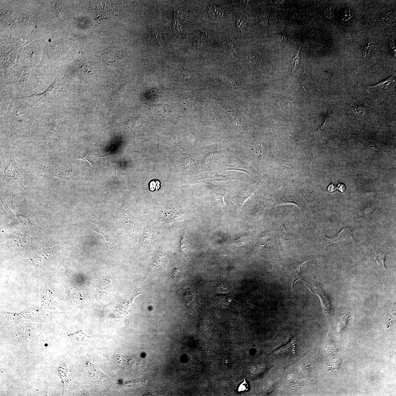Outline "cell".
Listing matches in <instances>:
<instances>
[{
    "label": "cell",
    "instance_id": "6da1fadb",
    "mask_svg": "<svg viewBox=\"0 0 396 396\" xmlns=\"http://www.w3.org/2000/svg\"><path fill=\"white\" fill-rule=\"evenodd\" d=\"M33 119L25 109L15 107L10 114L11 131L17 137L28 136Z\"/></svg>",
    "mask_w": 396,
    "mask_h": 396
},
{
    "label": "cell",
    "instance_id": "7a4b0ae2",
    "mask_svg": "<svg viewBox=\"0 0 396 396\" xmlns=\"http://www.w3.org/2000/svg\"><path fill=\"white\" fill-rule=\"evenodd\" d=\"M305 284L310 289L311 292L317 294L321 300L324 311L327 315H330L332 313L331 301L329 296L326 293L321 284L317 281L314 280L310 282L304 280Z\"/></svg>",
    "mask_w": 396,
    "mask_h": 396
},
{
    "label": "cell",
    "instance_id": "3957f363",
    "mask_svg": "<svg viewBox=\"0 0 396 396\" xmlns=\"http://www.w3.org/2000/svg\"><path fill=\"white\" fill-rule=\"evenodd\" d=\"M4 173L6 176L12 179L26 190L23 176L15 162L14 153L10 154L8 162L4 168Z\"/></svg>",
    "mask_w": 396,
    "mask_h": 396
},
{
    "label": "cell",
    "instance_id": "277c9868",
    "mask_svg": "<svg viewBox=\"0 0 396 396\" xmlns=\"http://www.w3.org/2000/svg\"><path fill=\"white\" fill-rule=\"evenodd\" d=\"M59 87L57 85L52 86L42 93L25 97V100L32 102L34 103H46L54 100L55 98H58V92L60 90Z\"/></svg>",
    "mask_w": 396,
    "mask_h": 396
},
{
    "label": "cell",
    "instance_id": "5b68a950",
    "mask_svg": "<svg viewBox=\"0 0 396 396\" xmlns=\"http://www.w3.org/2000/svg\"><path fill=\"white\" fill-rule=\"evenodd\" d=\"M309 260H310L293 263L287 268V277L291 283L294 291H295V284L296 281L298 280H305L302 276L301 267L304 262Z\"/></svg>",
    "mask_w": 396,
    "mask_h": 396
},
{
    "label": "cell",
    "instance_id": "8992f818",
    "mask_svg": "<svg viewBox=\"0 0 396 396\" xmlns=\"http://www.w3.org/2000/svg\"><path fill=\"white\" fill-rule=\"evenodd\" d=\"M353 232L349 228H344L336 236L332 237H329L325 235V247L332 244V243L338 242L340 240H354L353 237Z\"/></svg>",
    "mask_w": 396,
    "mask_h": 396
},
{
    "label": "cell",
    "instance_id": "52a82bcc",
    "mask_svg": "<svg viewBox=\"0 0 396 396\" xmlns=\"http://www.w3.org/2000/svg\"><path fill=\"white\" fill-rule=\"evenodd\" d=\"M77 158L89 162L92 166L95 172L103 167L106 159L105 156H97V155L91 152L89 153L85 157L81 156Z\"/></svg>",
    "mask_w": 396,
    "mask_h": 396
},
{
    "label": "cell",
    "instance_id": "ba28073f",
    "mask_svg": "<svg viewBox=\"0 0 396 396\" xmlns=\"http://www.w3.org/2000/svg\"><path fill=\"white\" fill-rule=\"evenodd\" d=\"M255 187L253 185L247 186L239 193L232 199V201L237 205L239 209L240 210L245 201L251 196Z\"/></svg>",
    "mask_w": 396,
    "mask_h": 396
},
{
    "label": "cell",
    "instance_id": "9c48e42d",
    "mask_svg": "<svg viewBox=\"0 0 396 396\" xmlns=\"http://www.w3.org/2000/svg\"><path fill=\"white\" fill-rule=\"evenodd\" d=\"M166 254L164 249H160L153 259L152 264V271L158 269L165 263Z\"/></svg>",
    "mask_w": 396,
    "mask_h": 396
},
{
    "label": "cell",
    "instance_id": "30bf717a",
    "mask_svg": "<svg viewBox=\"0 0 396 396\" xmlns=\"http://www.w3.org/2000/svg\"><path fill=\"white\" fill-rule=\"evenodd\" d=\"M152 234L151 228L148 226L145 227L141 237L140 244L145 247H149L152 239Z\"/></svg>",
    "mask_w": 396,
    "mask_h": 396
},
{
    "label": "cell",
    "instance_id": "8fae6325",
    "mask_svg": "<svg viewBox=\"0 0 396 396\" xmlns=\"http://www.w3.org/2000/svg\"><path fill=\"white\" fill-rule=\"evenodd\" d=\"M271 9L269 12L262 13L259 17V24L262 31L265 34L268 33V21Z\"/></svg>",
    "mask_w": 396,
    "mask_h": 396
},
{
    "label": "cell",
    "instance_id": "7c38bea8",
    "mask_svg": "<svg viewBox=\"0 0 396 396\" xmlns=\"http://www.w3.org/2000/svg\"><path fill=\"white\" fill-rule=\"evenodd\" d=\"M178 13H175L172 28L176 33L180 34L182 30V26L184 25L185 20H183L180 17Z\"/></svg>",
    "mask_w": 396,
    "mask_h": 396
},
{
    "label": "cell",
    "instance_id": "4fadbf2b",
    "mask_svg": "<svg viewBox=\"0 0 396 396\" xmlns=\"http://www.w3.org/2000/svg\"><path fill=\"white\" fill-rule=\"evenodd\" d=\"M209 13L210 16L214 19L220 20L225 17L224 11L220 8L212 7L209 9Z\"/></svg>",
    "mask_w": 396,
    "mask_h": 396
},
{
    "label": "cell",
    "instance_id": "5bb4252c",
    "mask_svg": "<svg viewBox=\"0 0 396 396\" xmlns=\"http://www.w3.org/2000/svg\"><path fill=\"white\" fill-rule=\"evenodd\" d=\"M191 75L184 69H181L177 71L174 75V78L175 80L179 81H184L186 79L190 78Z\"/></svg>",
    "mask_w": 396,
    "mask_h": 396
},
{
    "label": "cell",
    "instance_id": "9a60e30c",
    "mask_svg": "<svg viewBox=\"0 0 396 396\" xmlns=\"http://www.w3.org/2000/svg\"><path fill=\"white\" fill-rule=\"evenodd\" d=\"M90 365L88 367V372L91 377H92L93 379L96 380H100L101 379L103 375L102 374V372L99 371L98 368H97L96 366H94L93 364L90 363Z\"/></svg>",
    "mask_w": 396,
    "mask_h": 396
},
{
    "label": "cell",
    "instance_id": "2e32d148",
    "mask_svg": "<svg viewBox=\"0 0 396 396\" xmlns=\"http://www.w3.org/2000/svg\"><path fill=\"white\" fill-rule=\"evenodd\" d=\"M71 338L73 340L78 342H83L87 341L90 338L89 336L86 335L81 332L71 334L70 335Z\"/></svg>",
    "mask_w": 396,
    "mask_h": 396
},
{
    "label": "cell",
    "instance_id": "e0dca14e",
    "mask_svg": "<svg viewBox=\"0 0 396 396\" xmlns=\"http://www.w3.org/2000/svg\"><path fill=\"white\" fill-rule=\"evenodd\" d=\"M236 24L238 31L243 36L244 35L245 29L247 26L246 22L242 19L238 18L237 20Z\"/></svg>",
    "mask_w": 396,
    "mask_h": 396
},
{
    "label": "cell",
    "instance_id": "ac0fdd59",
    "mask_svg": "<svg viewBox=\"0 0 396 396\" xmlns=\"http://www.w3.org/2000/svg\"><path fill=\"white\" fill-rule=\"evenodd\" d=\"M171 278L176 282L180 283L182 280V273L178 269L175 268L172 271Z\"/></svg>",
    "mask_w": 396,
    "mask_h": 396
},
{
    "label": "cell",
    "instance_id": "d6986e66",
    "mask_svg": "<svg viewBox=\"0 0 396 396\" xmlns=\"http://www.w3.org/2000/svg\"><path fill=\"white\" fill-rule=\"evenodd\" d=\"M303 45V44L301 46V47H300L299 50H298L297 54H296V56L293 59V64H292L291 68L292 72H293V73L295 71V70L296 69V68H297L298 66L300 64V57H299V53Z\"/></svg>",
    "mask_w": 396,
    "mask_h": 396
},
{
    "label": "cell",
    "instance_id": "ffe728a7",
    "mask_svg": "<svg viewBox=\"0 0 396 396\" xmlns=\"http://www.w3.org/2000/svg\"><path fill=\"white\" fill-rule=\"evenodd\" d=\"M349 104L352 107V109L353 111L356 114H357V115L359 116H364V115L367 112V110H368V108H365L358 107V106H357V107H353L350 105V104L349 103Z\"/></svg>",
    "mask_w": 396,
    "mask_h": 396
},
{
    "label": "cell",
    "instance_id": "44dd1931",
    "mask_svg": "<svg viewBox=\"0 0 396 396\" xmlns=\"http://www.w3.org/2000/svg\"><path fill=\"white\" fill-rule=\"evenodd\" d=\"M225 194L224 192L220 193V192L218 191V189L217 191H216V190H214L213 192L214 197L217 200H218L219 204L221 205L222 206L225 205V203L224 201H223V196H224Z\"/></svg>",
    "mask_w": 396,
    "mask_h": 396
},
{
    "label": "cell",
    "instance_id": "7402d4cb",
    "mask_svg": "<svg viewBox=\"0 0 396 396\" xmlns=\"http://www.w3.org/2000/svg\"><path fill=\"white\" fill-rule=\"evenodd\" d=\"M371 53V44L370 43H368L365 45L364 48L363 57L365 61H368L370 58Z\"/></svg>",
    "mask_w": 396,
    "mask_h": 396
},
{
    "label": "cell",
    "instance_id": "603a6c76",
    "mask_svg": "<svg viewBox=\"0 0 396 396\" xmlns=\"http://www.w3.org/2000/svg\"><path fill=\"white\" fill-rule=\"evenodd\" d=\"M149 186L150 191H158L161 187L160 181L157 180H152L150 181Z\"/></svg>",
    "mask_w": 396,
    "mask_h": 396
},
{
    "label": "cell",
    "instance_id": "cb8c5ba5",
    "mask_svg": "<svg viewBox=\"0 0 396 396\" xmlns=\"http://www.w3.org/2000/svg\"><path fill=\"white\" fill-rule=\"evenodd\" d=\"M259 57L258 55L254 53H251L249 55L248 61L250 65H255L259 62Z\"/></svg>",
    "mask_w": 396,
    "mask_h": 396
},
{
    "label": "cell",
    "instance_id": "d4e9b609",
    "mask_svg": "<svg viewBox=\"0 0 396 396\" xmlns=\"http://www.w3.org/2000/svg\"><path fill=\"white\" fill-rule=\"evenodd\" d=\"M394 78V77H393V76H391V77H388V78L386 79V80H385L382 81L381 82H380L379 84H378L377 85H376L374 86H370V87H378V86H379L381 85H385L386 83L391 82H392V81H394V80H393Z\"/></svg>",
    "mask_w": 396,
    "mask_h": 396
},
{
    "label": "cell",
    "instance_id": "484cf974",
    "mask_svg": "<svg viewBox=\"0 0 396 396\" xmlns=\"http://www.w3.org/2000/svg\"><path fill=\"white\" fill-rule=\"evenodd\" d=\"M325 13L327 18H332L333 16L334 13L332 8L330 7L327 8L325 10Z\"/></svg>",
    "mask_w": 396,
    "mask_h": 396
},
{
    "label": "cell",
    "instance_id": "4316f807",
    "mask_svg": "<svg viewBox=\"0 0 396 396\" xmlns=\"http://www.w3.org/2000/svg\"><path fill=\"white\" fill-rule=\"evenodd\" d=\"M229 45V53L233 56H235L236 53L235 46L232 43H230Z\"/></svg>",
    "mask_w": 396,
    "mask_h": 396
},
{
    "label": "cell",
    "instance_id": "83f0119b",
    "mask_svg": "<svg viewBox=\"0 0 396 396\" xmlns=\"http://www.w3.org/2000/svg\"><path fill=\"white\" fill-rule=\"evenodd\" d=\"M337 189L338 190V191L341 192L342 193H343L345 189H346V187H345V186L344 184L339 183H338V185L337 187Z\"/></svg>",
    "mask_w": 396,
    "mask_h": 396
},
{
    "label": "cell",
    "instance_id": "f1b7e54d",
    "mask_svg": "<svg viewBox=\"0 0 396 396\" xmlns=\"http://www.w3.org/2000/svg\"><path fill=\"white\" fill-rule=\"evenodd\" d=\"M395 43L394 42L392 41L390 44L391 52L394 55H396V46Z\"/></svg>",
    "mask_w": 396,
    "mask_h": 396
},
{
    "label": "cell",
    "instance_id": "f546056e",
    "mask_svg": "<svg viewBox=\"0 0 396 396\" xmlns=\"http://www.w3.org/2000/svg\"><path fill=\"white\" fill-rule=\"evenodd\" d=\"M336 187L335 184L332 183L329 185L328 188V191L329 192H332L336 191Z\"/></svg>",
    "mask_w": 396,
    "mask_h": 396
},
{
    "label": "cell",
    "instance_id": "4dcf8cb0",
    "mask_svg": "<svg viewBox=\"0 0 396 396\" xmlns=\"http://www.w3.org/2000/svg\"><path fill=\"white\" fill-rule=\"evenodd\" d=\"M329 112H328V115H327L326 118V119H325V120L324 121V123L322 125V126H321V127L319 129H323V128L324 127L326 126L327 125V123H328V121L329 120Z\"/></svg>",
    "mask_w": 396,
    "mask_h": 396
},
{
    "label": "cell",
    "instance_id": "1f68e13d",
    "mask_svg": "<svg viewBox=\"0 0 396 396\" xmlns=\"http://www.w3.org/2000/svg\"><path fill=\"white\" fill-rule=\"evenodd\" d=\"M154 33H155V34L156 35L157 39V40H158V41L159 42V43L160 44V45H162V42H161V37H160V36H159V32L155 30V31Z\"/></svg>",
    "mask_w": 396,
    "mask_h": 396
},
{
    "label": "cell",
    "instance_id": "d6a6232c",
    "mask_svg": "<svg viewBox=\"0 0 396 396\" xmlns=\"http://www.w3.org/2000/svg\"><path fill=\"white\" fill-rule=\"evenodd\" d=\"M245 384L242 385L240 386L239 388V391H242L244 390L245 389Z\"/></svg>",
    "mask_w": 396,
    "mask_h": 396
}]
</instances>
